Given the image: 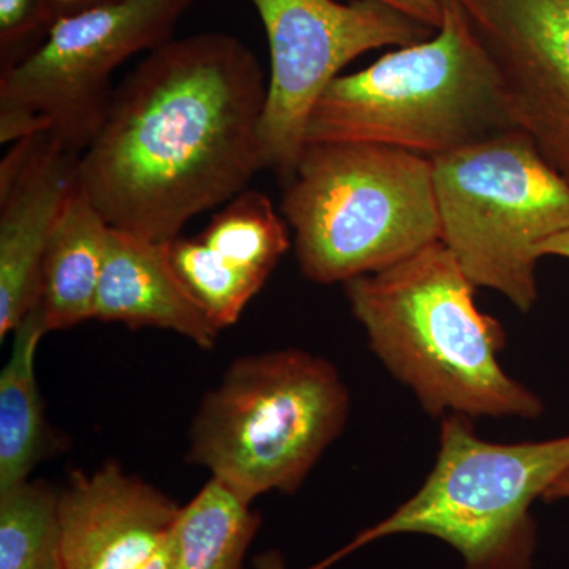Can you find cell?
Returning <instances> with one entry per match:
<instances>
[{
    "label": "cell",
    "mask_w": 569,
    "mask_h": 569,
    "mask_svg": "<svg viewBox=\"0 0 569 569\" xmlns=\"http://www.w3.org/2000/svg\"><path fill=\"white\" fill-rule=\"evenodd\" d=\"M266 93L264 71L238 37L168 40L116 88L78 159V186L111 228L173 241L264 170Z\"/></svg>",
    "instance_id": "cell-1"
},
{
    "label": "cell",
    "mask_w": 569,
    "mask_h": 569,
    "mask_svg": "<svg viewBox=\"0 0 569 569\" xmlns=\"http://www.w3.org/2000/svg\"><path fill=\"white\" fill-rule=\"evenodd\" d=\"M370 350L433 418L538 419L545 402L507 373L503 325L441 241L343 283Z\"/></svg>",
    "instance_id": "cell-2"
},
{
    "label": "cell",
    "mask_w": 569,
    "mask_h": 569,
    "mask_svg": "<svg viewBox=\"0 0 569 569\" xmlns=\"http://www.w3.org/2000/svg\"><path fill=\"white\" fill-rule=\"evenodd\" d=\"M511 129L518 126L497 67L449 0L432 37L340 74L313 108L306 138L436 159Z\"/></svg>",
    "instance_id": "cell-3"
},
{
    "label": "cell",
    "mask_w": 569,
    "mask_h": 569,
    "mask_svg": "<svg viewBox=\"0 0 569 569\" xmlns=\"http://www.w3.org/2000/svg\"><path fill=\"white\" fill-rule=\"evenodd\" d=\"M302 276L346 283L440 241L433 162L387 146L309 142L284 182Z\"/></svg>",
    "instance_id": "cell-4"
},
{
    "label": "cell",
    "mask_w": 569,
    "mask_h": 569,
    "mask_svg": "<svg viewBox=\"0 0 569 569\" xmlns=\"http://www.w3.org/2000/svg\"><path fill=\"white\" fill-rule=\"evenodd\" d=\"M348 413L350 392L321 356L298 348L242 356L201 400L187 460L250 503L295 493Z\"/></svg>",
    "instance_id": "cell-5"
},
{
    "label": "cell",
    "mask_w": 569,
    "mask_h": 569,
    "mask_svg": "<svg viewBox=\"0 0 569 569\" xmlns=\"http://www.w3.org/2000/svg\"><path fill=\"white\" fill-rule=\"evenodd\" d=\"M568 468L569 436L497 443L479 437L471 419L443 418L436 463L421 489L310 569H326L377 539L406 533L441 539L458 550L466 569H535L531 507Z\"/></svg>",
    "instance_id": "cell-6"
},
{
    "label": "cell",
    "mask_w": 569,
    "mask_h": 569,
    "mask_svg": "<svg viewBox=\"0 0 569 569\" xmlns=\"http://www.w3.org/2000/svg\"><path fill=\"white\" fill-rule=\"evenodd\" d=\"M432 162L440 241L478 288L530 312L541 247L569 231V182L520 129Z\"/></svg>",
    "instance_id": "cell-7"
},
{
    "label": "cell",
    "mask_w": 569,
    "mask_h": 569,
    "mask_svg": "<svg viewBox=\"0 0 569 569\" xmlns=\"http://www.w3.org/2000/svg\"><path fill=\"white\" fill-rule=\"evenodd\" d=\"M193 0H116L61 18L39 47L0 73V142L51 133L81 153L102 126L114 71L171 40Z\"/></svg>",
    "instance_id": "cell-8"
},
{
    "label": "cell",
    "mask_w": 569,
    "mask_h": 569,
    "mask_svg": "<svg viewBox=\"0 0 569 569\" xmlns=\"http://www.w3.org/2000/svg\"><path fill=\"white\" fill-rule=\"evenodd\" d=\"M268 37L271 73L260 141L264 168L283 182L307 146V126L326 89L348 63L402 48L436 31L377 0H252Z\"/></svg>",
    "instance_id": "cell-9"
},
{
    "label": "cell",
    "mask_w": 569,
    "mask_h": 569,
    "mask_svg": "<svg viewBox=\"0 0 569 569\" xmlns=\"http://www.w3.org/2000/svg\"><path fill=\"white\" fill-rule=\"evenodd\" d=\"M497 67L512 119L569 182V0H455Z\"/></svg>",
    "instance_id": "cell-10"
},
{
    "label": "cell",
    "mask_w": 569,
    "mask_h": 569,
    "mask_svg": "<svg viewBox=\"0 0 569 569\" xmlns=\"http://www.w3.org/2000/svg\"><path fill=\"white\" fill-rule=\"evenodd\" d=\"M80 153L51 133L14 141L0 163V339L40 305L44 252L78 183Z\"/></svg>",
    "instance_id": "cell-11"
},
{
    "label": "cell",
    "mask_w": 569,
    "mask_h": 569,
    "mask_svg": "<svg viewBox=\"0 0 569 569\" xmlns=\"http://www.w3.org/2000/svg\"><path fill=\"white\" fill-rule=\"evenodd\" d=\"M181 508L118 463L74 471L58 492L66 569H141L170 541Z\"/></svg>",
    "instance_id": "cell-12"
},
{
    "label": "cell",
    "mask_w": 569,
    "mask_h": 569,
    "mask_svg": "<svg viewBox=\"0 0 569 569\" xmlns=\"http://www.w3.org/2000/svg\"><path fill=\"white\" fill-rule=\"evenodd\" d=\"M93 320L176 332L211 350L220 329L182 282L167 242L111 228Z\"/></svg>",
    "instance_id": "cell-13"
},
{
    "label": "cell",
    "mask_w": 569,
    "mask_h": 569,
    "mask_svg": "<svg viewBox=\"0 0 569 569\" xmlns=\"http://www.w3.org/2000/svg\"><path fill=\"white\" fill-rule=\"evenodd\" d=\"M111 227L80 186L56 222L41 268L40 310L48 331L93 320Z\"/></svg>",
    "instance_id": "cell-14"
},
{
    "label": "cell",
    "mask_w": 569,
    "mask_h": 569,
    "mask_svg": "<svg viewBox=\"0 0 569 569\" xmlns=\"http://www.w3.org/2000/svg\"><path fill=\"white\" fill-rule=\"evenodd\" d=\"M40 306L14 329L9 359L0 372V492L24 485L59 440L44 417L37 351L48 335Z\"/></svg>",
    "instance_id": "cell-15"
},
{
    "label": "cell",
    "mask_w": 569,
    "mask_h": 569,
    "mask_svg": "<svg viewBox=\"0 0 569 569\" xmlns=\"http://www.w3.org/2000/svg\"><path fill=\"white\" fill-rule=\"evenodd\" d=\"M250 505L209 478L176 520L168 542L170 569H242L261 526Z\"/></svg>",
    "instance_id": "cell-16"
},
{
    "label": "cell",
    "mask_w": 569,
    "mask_h": 569,
    "mask_svg": "<svg viewBox=\"0 0 569 569\" xmlns=\"http://www.w3.org/2000/svg\"><path fill=\"white\" fill-rule=\"evenodd\" d=\"M198 238L228 263L264 280L293 244L271 200L249 189L223 204Z\"/></svg>",
    "instance_id": "cell-17"
},
{
    "label": "cell",
    "mask_w": 569,
    "mask_h": 569,
    "mask_svg": "<svg viewBox=\"0 0 569 569\" xmlns=\"http://www.w3.org/2000/svg\"><path fill=\"white\" fill-rule=\"evenodd\" d=\"M0 569H66L58 492L48 482L0 492Z\"/></svg>",
    "instance_id": "cell-18"
},
{
    "label": "cell",
    "mask_w": 569,
    "mask_h": 569,
    "mask_svg": "<svg viewBox=\"0 0 569 569\" xmlns=\"http://www.w3.org/2000/svg\"><path fill=\"white\" fill-rule=\"evenodd\" d=\"M167 247L182 282L220 331L238 323L246 307L264 287V279L228 263L198 236H178Z\"/></svg>",
    "instance_id": "cell-19"
},
{
    "label": "cell",
    "mask_w": 569,
    "mask_h": 569,
    "mask_svg": "<svg viewBox=\"0 0 569 569\" xmlns=\"http://www.w3.org/2000/svg\"><path fill=\"white\" fill-rule=\"evenodd\" d=\"M52 24L50 0H0V73L31 54Z\"/></svg>",
    "instance_id": "cell-20"
},
{
    "label": "cell",
    "mask_w": 569,
    "mask_h": 569,
    "mask_svg": "<svg viewBox=\"0 0 569 569\" xmlns=\"http://www.w3.org/2000/svg\"><path fill=\"white\" fill-rule=\"evenodd\" d=\"M377 2L437 31L443 22L449 0H377Z\"/></svg>",
    "instance_id": "cell-21"
},
{
    "label": "cell",
    "mask_w": 569,
    "mask_h": 569,
    "mask_svg": "<svg viewBox=\"0 0 569 569\" xmlns=\"http://www.w3.org/2000/svg\"><path fill=\"white\" fill-rule=\"evenodd\" d=\"M111 2H116V0H50L52 20L56 22L61 18L97 9V7L107 6Z\"/></svg>",
    "instance_id": "cell-22"
},
{
    "label": "cell",
    "mask_w": 569,
    "mask_h": 569,
    "mask_svg": "<svg viewBox=\"0 0 569 569\" xmlns=\"http://www.w3.org/2000/svg\"><path fill=\"white\" fill-rule=\"evenodd\" d=\"M541 254L542 258L559 257L569 260V231L546 242V244L541 247Z\"/></svg>",
    "instance_id": "cell-23"
},
{
    "label": "cell",
    "mask_w": 569,
    "mask_h": 569,
    "mask_svg": "<svg viewBox=\"0 0 569 569\" xmlns=\"http://www.w3.org/2000/svg\"><path fill=\"white\" fill-rule=\"evenodd\" d=\"M542 500L548 503H556V501H569V468L546 492Z\"/></svg>",
    "instance_id": "cell-24"
},
{
    "label": "cell",
    "mask_w": 569,
    "mask_h": 569,
    "mask_svg": "<svg viewBox=\"0 0 569 569\" xmlns=\"http://www.w3.org/2000/svg\"><path fill=\"white\" fill-rule=\"evenodd\" d=\"M141 569H170V548H168V545Z\"/></svg>",
    "instance_id": "cell-25"
}]
</instances>
